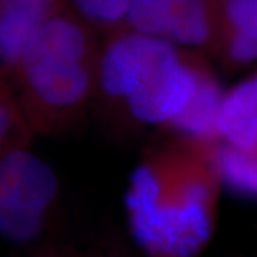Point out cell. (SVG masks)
<instances>
[{"label": "cell", "mask_w": 257, "mask_h": 257, "mask_svg": "<svg viewBox=\"0 0 257 257\" xmlns=\"http://www.w3.org/2000/svg\"><path fill=\"white\" fill-rule=\"evenodd\" d=\"M213 147L170 136L133 167L124 209L145 257H200L209 246L223 190Z\"/></svg>", "instance_id": "6da1fadb"}, {"label": "cell", "mask_w": 257, "mask_h": 257, "mask_svg": "<svg viewBox=\"0 0 257 257\" xmlns=\"http://www.w3.org/2000/svg\"><path fill=\"white\" fill-rule=\"evenodd\" d=\"M207 56L119 29L104 36L93 106L116 124L167 130L199 89Z\"/></svg>", "instance_id": "7a4b0ae2"}, {"label": "cell", "mask_w": 257, "mask_h": 257, "mask_svg": "<svg viewBox=\"0 0 257 257\" xmlns=\"http://www.w3.org/2000/svg\"><path fill=\"white\" fill-rule=\"evenodd\" d=\"M97 32L69 6L25 47L8 80L35 135L72 132L94 103L101 45Z\"/></svg>", "instance_id": "3957f363"}, {"label": "cell", "mask_w": 257, "mask_h": 257, "mask_svg": "<svg viewBox=\"0 0 257 257\" xmlns=\"http://www.w3.org/2000/svg\"><path fill=\"white\" fill-rule=\"evenodd\" d=\"M60 186L52 166L25 150L2 156L0 230L19 246L39 240L52 223Z\"/></svg>", "instance_id": "277c9868"}, {"label": "cell", "mask_w": 257, "mask_h": 257, "mask_svg": "<svg viewBox=\"0 0 257 257\" xmlns=\"http://www.w3.org/2000/svg\"><path fill=\"white\" fill-rule=\"evenodd\" d=\"M123 28L216 56L217 0H135Z\"/></svg>", "instance_id": "5b68a950"}, {"label": "cell", "mask_w": 257, "mask_h": 257, "mask_svg": "<svg viewBox=\"0 0 257 257\" xmlns=\"http://www.w3.org/2000/svg\"><path fill=\"white\" fill-rule=\"evenodd\" d=\"M69 6L67 0L0 2V60L3 77L13 73L25 47L37 30Z\"/></svg>", "instance_id": "8992f818"}, {"label": "cell", "mask_w": 257, "mask_h": 257, "mask_svg": "<svg viewBox=\"0 0 257 257\" xmlns=\"http://www.w3.org/2000/svg\"><path fill=\"white\" fill-rule=\"evenodd\" d=\"M219 47L214 57L227 70L257 63V0H217Z\"/></svg>", "instance_id": "52a82bcc"}, {"label": "cell", "mask_w": 257, "mask_h": 257, "mask_svg": "<svg viewBox=\"0 0 257 257\" xmlns=\"http://www.w3.org/2000/svg\"><path fill=\"white\" fill-rule=\"evenodd\" d=\"M219 136L231 146L257 152V72L224 93Z\"/></svg>", "instance_id": "ba28073f"}, {"label": "cell", "mask_w": 257, "mask_h": 257, "mask_svg": "<svg viewBox=\"0 0 257 257\" xmlns=\"http://www.w3.org/2000/svg\"><path fill=\"white\" fill-rule=\"evenodd\" d=\"M223 189L244 200L257 202V152L219 140L213 147Z\"/></svg>", "instance_id": "9c48e42d"}, {"label": "cell", "mask_w": 257, "mask_h": 257, "mask_svg": "<svg viewBox=\"0 0 257 257\" xmlns=\"http://www.w3.org/2000/svg\"><path fill=\"white\" fill-rule=\"evenodd\" d=\"M0 97V147L2 156H5L15 150L29 149L35 132L13 89L3 77Z\"/></svg>", "instance_id": "30bf717a"}, {"label": "cell", "mask_w": 257, "mask_h": 257, "mask_svg": "<svg viewBox=\"0 0 257 257\" xmlns=\"http://www.w3.org/2000/svg\"><path fill=\"white\" fill-rule=\"evenodd\" d=\"M74 13L86 20L97 33L107 36L124 26L135 0H67Z\"/></svg>", "instance_id": "8fae6325"}]
</instances>
